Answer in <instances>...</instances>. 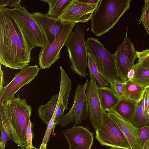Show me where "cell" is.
<instances>
[{"instance_id": "cell-1", "label": "cell", "mask_w": 149, "mask_h": 149, "mask_svg": "<svg viewBox=\"0 0 149 149\" xmlns=\"http://www.w3.org/2000/svg\"><path fill=\"white\" fill-rule=\"evenodd\" d=\"M31 46L12 13L11 9L0 8V63L21 69L29 65Z\"/></svg>"}, {"instance_id": "cell-2", "label": "cell", "mask_w": 149, "mask_h": 149, "mask_svg": "<svg viewBox=\"0 0 149 149\" xmlns=\"http://www.w3.org/2000/svg\"><path fill=\"white\" fill-rule=\"evenodd\" d=\"M130 0H100L91 19V30L100 36L113 28L130 6Z\"/></svg>"}, {"instance_id": "cell-3", "label": "cell", "mask_w": 149, "mask_h": 149, "mask_svg": "<svg viewBox=\"0 0 149 149\" xmlns=\"http://www.w3.org/2000/svg\"><path fill=\"white\" fill-rule=\"evenodd\" d=\"M84 24H75V29L66 41L64 45L69 55L70 68L74 73L86 78L87 67L88 52L84 40Z\"/></svg>"}, {"instance_id": "cell-4", "label": "cell", "mask_w": 149, "mask_h": 149, "mask_svg": "<svg viewBox=\"0 0 149 149\" xmlns=\"http://www.w3.org/2000/svg\"><path fill=\"white\" fill-rule=\"evenodd\" d=\"M86 44L87 52L94 61L101 77L110 84L118 78L114 54L109 53L97 38H88Z\"/></svg>"}, {"instance_id": "cell-5", "label": "cell", "mask_w": 149, "mask_h": 149, "mask_svg": "<svg viewBox=\"0 0 149 149\" xmlns=\"http://www.w3.org/2000/svg\"><path fill=\"white\" fill-rule=\"evenodd\" d=\"M4 103V108L15 132L24 146H27L26 131L32 108L19 95Z\"/></svg>"}, {"instance_id": "cell-6", "label": "cell", "mask_w": 149, "mask_h": 149, "mask_svg": "<svg viewBox=\"0 0 149 149\" xmlns=\"http://www.w3.org/2000/svg\"><path fill=\"white\" fill-rule=\"evenodd\" d=\"M15 19L20 26L26 39L34 48H42L47 45L46 40L40 27L32 14L20 5L11 9Z\"/></svg>"}, {"instance_id": "cell-7", "label": "cell", "mask_w": 149, "mask_h": 149, "mask_svg": "<svg viewBox=\"0 0 149 149\" xmlns=\"http://www.w3.org/2000/svg\"><path fill=\"white\" fill-rule=\"evenodd\" d=\"M95 131L96 138L102 146L131 149L121 130L107 112L104 111L101 123Z\"/></svg>"}, {"instance_id": "cell-8", "label": "cell", "mask_w": 149, "mask_h": 149, "mask_svg": "<svg viewBox=\"0 0 149 149\" xmlns=\"http://www.w3.org/2000/svg\"><path fill=\"white\" fill-rule=\"evenodd\" d=\"M88 83V79L82 85L79 84L77 87L74 95V102L70 111L57 123L64 127L71 123L76 125L80 124L89 116L88 105L86 90Z\"/></svg>"}, {"instance_id": "cell-9", "label": "cell", "mask_w": 149, "mask_h": 149, "mask_svg": "<svg viewBox=\"0 0 149 149\" xmlns=\"http://www.w3.org/2000/svg\"><path fill=\"white\" fill-rule=\"evenodd\" d=\"M75 24L74 23L65 22L59 36L51 43L42 48L38 58L41 69L49 68L60 58L61 50Z\"/></svg>"}, {"instance_id": "cell-10", "label": "cell", "mask_w": 149, "mask_h": 149, "mask_svg": "<svg viewBox=\"0 0 149 149\" xmlns=\"http://www.w3.org/2000/svg\"><path fill=\"white\" fill-rule=\"evenodd\" d=\"M128 29L123 41L114 54L118 78L124 82L128 79L129 72L137 58L134 45L127 36Z\"/></svg>"}, {"instance_id": "cell-11", "label": "cell", "mask_w": 149, "mask_h": 149, "mask_svg": "<svg viewBox=\"0 0 149 149\" xmlns=\"http://www.w3.org/2000/svg\"><path fill=\"white\" fill-rule=\"evenodd\" d=\"M40 71V68L36 65L27 66L21 69L15 74L13 80L4 87L0 95V104L14 97L20 89L35 79Z\"/></svg>"}, {"instance_id": "cell-12", "label": "cell", "mask_w": 149, "mask_h": 149, "mask_svg": "<svg viewBox=\"0 0 149 149\" xmlns=\"http://www.w3.org/2000/svg\"><path fill=\"white\" fill-rule=\"evenodd\" d=\"M98 6L71 0L58 18L64 22H86L91 19Z\"/></svg>"}, {"instance_id": "cell-13", "label": "cell", "mask_w": 149, "mask_h": 149, "mask_svg": "<svg viewBox=\"0 0 149 149\" xmlns=\"http://www.w3.org/2000/svg\"><path fill=\"white\" fill-rule=\"evenodd\" d=\"M90 79L86 90L89 119L95 130L100 125L104 111L102 107L99 94L98 86L94 76L89 73Z\"/></svg>"}, {"instance_id": "cell-14", "label": "cell", "mask_w": 149, "mask_h": 149, "mask_svg": "<svg viewBox=\"0 0 149 149\" xmlns=\"http://www.w3.org/2000/svg\"><path fill=\"white\" fill-rule=\"evenodd\" d=\"M63 134L67 140L69 149H91L93 143V134L86 128L74 125Z\"/></svg>"}, {"instance_id": "cell-15", "label": "cell", "mask_w": 149, "mask_h": 149, "mask_svg": "<svg viewBox=\"0 0 149 149\" xmlns=\"http://www.w3.org/2000/svg\"><path fill=\"white\" fill-rule=\"evenodd\" d=\"M33 15L44 35L47 45L53 42L60 34L64 22L58 18L48 16L47 14L34 12Z\"/></svg>"}, {"instance_id": "cell-16", "label": "cell", "mask_w": 149, "mask_h": 149, "mask_svg": "<svg viewBox=\"0 0 149 149\" xmlns=\"http://www.w3.org/2000/svg\"><path fill=\"white\" fill-rule=\"evenodd\" d=\"M121 130L127 139L131 149H141L143 143L138 129L130 121H127L112 110L107 112Z\"/></svg>"}, {"instance_id": "cell-17", "label": "cell", "mask_w": 149, "mask_h": 149, "mask_svg": "<svg viewBox=\"0 0 149 149\" xmlns=\"http://www.w3.org/2000/svg\"><path fill=\"white\" fill-rule=\"evenodd\" d=\"M61 81L59 96L56 110L68 109L70 93L71 89L72 82L64 70L60 66Z\"/></svg>"}, {"instance_id": "cell-18", "label": "cell", "mask_w": 149, "mask_h": 149, "mask_svg": "<svg viewBox=\"0 0 149 149\" xmlns=\"http://www.w3.org/2000/svg\"><path fill=\"white\" fill-rule=\"evenodd\" d=\"M101 104L104 111L107 112L112 110L120 100L109 87H98Z\"/></svg>"}, {"instance_id": "cell-19", "label": "cell", "mask_w": 149, "mask_h": 149, "mask_svg": "<svg viewBox=\"0 0 149 149\" xmlns=\"http://www.w3.org/2000/svg\"><path fill=\"white\" fill-rule=\"evenodd\" d=\"M146 88L128 80L125 82L121 99L139 102L142 100Z\"/></svg>"}, {"instance_id": "cell-20", "label": "cell", "mask_w": 149, "mask_h": 149, "mask_svg": "<svg viewBox=\"0 0 149 149\" xmlns=\"http://www.w3.org/2000/svg\"><path fill=\"white\" fill-rule=\"evenodd\" d=\"M137 102L130 100L120 99L111 110L125 120L130 121L135 111Z\"/></svg>"}, {"instance_id": "cell-21", "label": "cell", "mask_w": 149, "mask_h": 149, "mask_svg": "<svg viewBox=\"0 0 149 149\" xmlns=\"http://www.w3.org/2000/svg\"><path fill=\"white\" fill-rule=\"evenodd\" d=\"M128 80L145 88L149 87V69L134 65L129 72Z\"/></svg>"}, {"instance_id": "cell-22", "label": "cell", "mask_w": 149, "mask_h": 149, "mask_svg": "<svg viewBox=\"0 0 149 149\" xmlns=\"http://www.w3.org/2000/svg\"><path fill=\"white\" fill-rule=\"evenodd\" d=\"M58 96L59 94L53 95L47 103L39 107L38 110L39 117L46 125L48 124L55 112Z\"/></svg>"}, {"instance_id": "cell-23", "label": "cell", "mask_w": 149, "mask_h": 149, "mask_svg": "<svg viewBox=\"0 0 149 149\" xmlns=\"http://www.w3.org/2000/svg\"><path fill=\"white\" fill-rule=\"evenodd\" d=\"M0 121L2 122L11 139L20 147L25 146L20 140L10 119L6 112L4 105L2 103L0 105Z\"/></svg>"}, {"instance_id": "cell-24", "label": "cell", "mask_w": 149, "mask_h": 149, "mask_svg": "<svg viewBox=\"0 0 149 149\" xmlns=\"http://www.w3.org/2000/svg\"><path fill=\"white\" fill-rule=\"evenodd\" d=\"M71 0H41L49 5L47 15L51 17L58 18Z\"/></svg>"}, {"instance_id": "cell-25", "label": "cell", "mask_w": 149, "mask_h": 149, "mask_svg": "<svg viewBox=\"0 0 149 149\" xmlns=\"http://www.w3.org/2000/svg\"><path fill=\"white\" fill-rule=\"evenodd\" d=\"M130 122L137 129L148 125L149 123L148 119L143 110L142 100L137 103L135 111Z\"/></svg>"}, {"instance_id": "cell-26", "label": "cell", "mask_w": 149, "mask_h": 149, "mask_svg": "<svg viewBox=\"0 0 149 149\" xmlns=\"http://www.w3.org/2000/svg\"><path fill=\"white\" fill-rule=\"evenodd\" d=\"M87 67L89 73L94 76L98 84L99 87L108 86L109 84L105 81L100 75L96 63L91 55L88 52Z\"/></svg>"}, {"instance_id": "cell-27", "label": "cell", "mask_w": 149, "mask_h": 149, "mask_svg": "<svg viewBox=\"0 0 149 149\" xmlns=\"http://www.w3.org/2000/svg\"><path fill=\"white\" fill-rule=\"evenodd\" d=\"M137 21L143 24L149 36V0H145L141 17Z\"/></svg>"}, {"instance_id": "cell-28", "label": "cell", "mask_w": 149, "mask_h": 149, "mask_svg": "<svg viewBox=\"0 0 149 149\" xmlns=\"http://www.w3.org/2000/svg\"><path fill=\"white\" fill-rule=\"evenodd\" d=\"M137 63L134 65L138 67L149 69V49L141 51H136Z\"/></svg>"}, {"instance_id": "cell-29", "label": "cell", "mask_w": 149, "mask_h": 149, "mask_svg": "<svg viewBox=\"0 0 149 149\" xmlns=\"http://www.w3.org/2000/svg\"><path fill=\"white\" fill-rule=\"evenodd\" d=\"M56 118V114L54 112V115L47 125V129L40 148L45 149L47 148V144L49 140V138L53 131Z\"/></svg>"}, {"instance_id": "cell-30", "label": "cell", "mask_w": 149, "mask_h": 149, "mask_svg": "<svg viewBox=\"0 0 149 149\" xmlns=\"http://www.w3.org/2000/svg\"><path fill=\"white\" fill-rule=\"evenodd\" d=\"M124 84L125 82L117 78L110 84V88L120 100L123 94Z\"/></svg>"}, {"instance_id": "cell-31", "label": "cell", "mask_w": 149, "mask_h": 149, "mask_svg": "<svg viewBox=\"0 0 149 149\" xmlns=\"http://www.w3.org/2000/svg\"><path fill=\"white\" fill-rule=\"evenodd\" d=\"M1 130V138L0 142V149H5L6 142L11 140L8 133L5 129L2 122L0 121Z\"/></svg>"}, {"instance_id": "cell-32", "label": "cell", "mask_w": 149, "mask_h": 149, "mask_svg": "<svg viewBox=\"0 0 149 149\" xmlns=\"http://www.w3.org/2000/svg\"><path fill=\"white\" fill-rule=\"evenodd\" d=\"M142 100L144 112L149 120V87L146 88Z\"/></svg>"}, {"instance_id": "cell-33", "label": "cell", "mask_w": 149, "mask_h": 149, "mask_svg": "<svg viewBox=\"0 0 149 149\" xmlns=\"http://www.w3.org/2000/svg\"><path fill=\"white\" fill-rule=\"evenodd\" d=\"M140 137L143 144L149 140V125L143 126L138 129Z\"/></svg>"}, {"instance_id": "cell-34", "label": "cell", "mask_w": 149, "mask_h": 149, "mask_svg": "<svg viewBox=\"0 0 149 149\" xmlns=\"http://www.w3.org/2000/svg\"><path fill=\"white\" fill-rule=\"evenodd\" d=\"M33 127V123H32L30 119L27 127L26 131V142L27 146L31 147H33L32 143V140L33 134L32 129Z\"/></svg>"}, {"instance_id": "cell-35", "label": "cell", "mask_w": 149, "mask_h": 149, "mask_svg": "<svg viewBox=\"0 0 149 149\" xmlns=\"http://www.w3.org/2000/svg\"><path fill=\"white\" fill-rule=\"evenodd\" d=\"M21 0H0V8L8 6L10 7H15L19 5Z\"/></svg>"}, {"instance_id": "cell-36", "label": "cell", "mask_w": 149, "mask_h": 149, "mask_svg": "<svg viewBox=\"0 0 149 149\" xmlns=\"http://www.w3.org/2000/svg\"><path fill=\"white\" fill-rule=\"evenodd\" d=\"M80 1L86 3L98 5L100 0H79Z\"/></svg>"}, {"instance_id": "cell-37", "label": "cell", "mask_w": 149, "mask_h": 149, "mask_svg": "<svg viewBox=\"0 0 149 149\" xmlns=\"http://www.w3.org/2000/svg\"><path fill=\"white\" fill-rule=\"evenodd\" d=\"M1 64H0V95H1L3 89L4 87H3V72L1 70Z\"/></svg>"}, {"instance_id": "cell-38", "label": "cell", "mask_w": 149, "mask_h": 149, "mask_svg": "<svg viewBox=\"0 0 149 149\" xmlns=\"http://www.w3.org/2000/svg\"><path fill=\"white\" fill-rule=\"evenodd\" d=\"M141 149H149V146L148 141L143 144Z\"/></svg>"}, {"instance_id": "cell-39", "label": "cell", "mask_w": 149, "mask_h": 149, "mask_svg": "<svg viewBox=\"0 0 149 149\" xmlns=\"http://www.w3.org/2000/svg\"><path fill=\"white\" fill-rule=\"evenodd\" d=\"M22 149H37L34 147H31L29 146H23L21 148ZM39 149H41L40 148ZM45 149H47V148Z\"/></svg>"}, {"instance_id": "cell-40", "label": "cell", "mask_w": 149, "mask_h": 149, "mask_svg": "<svg viewBox=\"0 0 149 149\" xmlns=\"http://www.w3.org/2000/svg\"><path fill=\"white\" fill-rule=\"evenodd\" d=\"M110 149H118V148H111Z\"/></svg>"}, {"instance_id": "cell-41", "label": "cell", "mask_w": 149, "mask_h": 149, "mask_svg": "<svg viewBox=\"0 0 149 149\" xmlns=\"http://www.w3.org/2000/svg\"><path fill=\"white\" fill-rule=\"evenodd\" d=\"M148 144L149 146V140L148 141Z\"/></svg>"}, {"instance_id": "cell-42", "label": "cell", "mask_w": 149, "mask_h": 149, "mask_svg": "<svg viewBox=\"0 0 149 149\" xmlns=\"http://www.w3.org/2000/svg\"></svg>"}]
</instances>
